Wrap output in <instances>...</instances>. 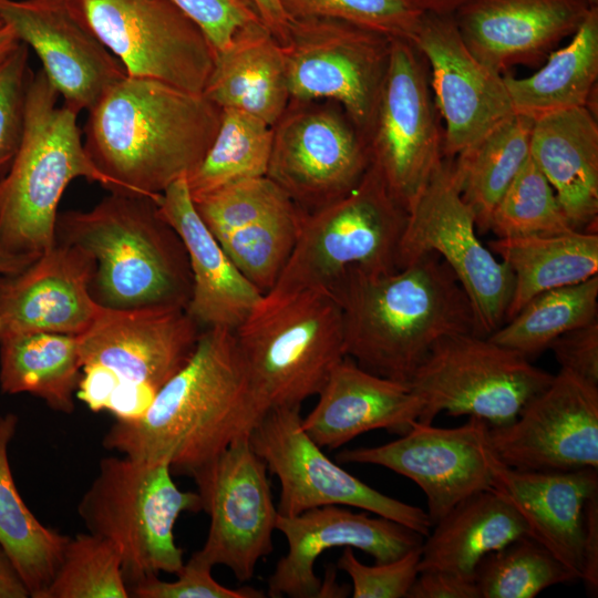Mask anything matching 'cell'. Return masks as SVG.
Here are the masks:
<instances>
[{
    "mask_svg": "<svg viewBox=\"0 0 598 598\" xmlns=\"http://www.w3.org/2000/svg\"><path fill=\"white\" fill-rule=\"evenodd\" d=\"M266 413L254 392L234 330L205 328L187 363L146 412L116 421L105 448L193 477L231 443L250 435Z\"/></svg>",
    "mask_w": 598,
    "mask_h": 598,
    "instance_id": "1",
    "label": "cell"
},
{
    "mask_svg": "<svg viewBox=\"0 0 598 598\" xmlns=\"http://www.w3.org/2000/svg\"><path fill=\"white\" fill-rule=\"evenodd\" d=\"M87 112L84 148L107 189L155 202L200 163L221 116L203 93L127 74Z\"/></svg>",
    "mask_w": 598,
    "mask_h": 598,
    "instance_id": "2",
    "label": "cell"
},
{
    "mask_svg": "<svg viewBox=\"0 0 598 598\" xmlns=\"http://www.w3.org/2000/svg\"><path fill=\"white\" fill-rule=\"evenodd\" d=\"M331 292L342 310L346 355L383 378L409 383L441 339L476 333L471 300L434 252L391 272L352 271Z\"/></svg>",
    "mask_w": 598,
    "mask_h": 598,
    "instance_id": "3",
    "label": "cell"
},
{
    "mask_svg": "<svg viewBox=\"0 0 598 598\" xmlns=\"http://www.w3.org/2000/svg\"><path fill=\"white\" fill-rule=\"evenodd\" d=\"M55 233L56 240L93 257L91 290L101 306L187 308L193 287L187 251L155 200L111 193L90 210L59 214Z\"/></svg>",
    "mask_w": 598,
    "mask_h": 598,
    "instance_id": "4",
    "label": "cell"
},
{
    "mask_svg": "<svg viewBox=\"0 0 598 598\" xmlns=\"http://www.w3.org/2000/svg\"><path fill=\"white\" fill-rule=\"evenodd\" d=\"M59 97L42 69L32 73L21 141L0 181V245L32 260L56 243L59 204L73 179L109 186L84 148L78 113Z\"/></svg>",
    "mask_w": 598,
    "mask_h": 598,
    "instance_id": "5",
    "label": "cell"
},
{
    "mask_svg": "<svg viewBox=\"0 0 598 598\" xmlns=\"http://www.w3.org/2000/svg\"><path fill=\"white\" fill-rule=\"evenodd\" d=\"M234 333L265 413L301 406L346 357L340 303L322 288L265 293Z\"/></svg>",
    "mask_w": 598,
    "mask_h": 598,
    "instance_id": "6",
    "label": "cell"
},
{
    "mask_svg": "<svg viewBox=\"0 0 598 598\" xmlns=\"http://www.w3.org/2000/svg\"><path fill=\"white\" fill-rule=\"evenodd\" d=\"M200 511L199 494L179 489L167 463L126 455L100 460L78 505L89 533L115 547L126 582L132 585L182 569L183 549L175 542L174 527L181 514Z\"/></svg>",
    "mask_w": 598,
    "mask_h": 598,
    "instance_id": "7",
    "label": "cell"
},
{
    "mask_svg": "<svg viewBox=\"0 0 598 598\" xmlns=\"http://www.w3.org/2000/svg\"><path fill=\"white\" fill-rule=\"evenodd\" d=\"M408 215L370 163L349 193L305 214L293 250L268 292L331 291L352 271L396 270Z\"/></svg>",
    "mask_w": 598,
    "mask_h": 598,
    "instance_id": "8",
    "label": "cell"
},
{
    "mask_svg": "<svg viewBox=\"0 0 598 598\" xmlns=\"http://www.w3.org/2000/svg\"><path fill=\"white\" fill-rule=\"evenodd\" d=\"M202 330L181 307H102L78 336L81 372L106 385L111 393L106 411L116 421L140 419L190 359Z\"/></svg>",
    "mask_w": 598,
    "mask_h": 598,
    "instance_id": "9",
    "label": "cell"
},
{
    "mask_svg": "<svg viewBox=\"0 0 598 598\" xmlns=\"http://www.w3.org/2000/svg\"><path fill=\"white\" fill-rule=\"evenodd\" d=\"M553 377L519 352L467 332L436 342L409 383L423 404L420 423L432 424L445 411L499 426L514 421Z\"/></svg>",
    "mask_w": 598,
    "mask_h": 598,
    "instance_id": "10",
    "label": "cell"
},
{
    "mask_svg": "<svg viewBox=\"0 0 598 598\" xmlns=\"http://www.w3.org/2000/svg\"><path fill=\"white\" fill-rule=\"evenodd\" d=\"M392 39L330 19H289L280 43L290 102L341 106L365 142L389 65Z\"/></svg>",
    "mask_w": 598,
    "mask_h": 598,
    "instance_id": "11",
    "label": "cell"
},
{
    "mask_svg": "<svg viewBox=\"0 0 598 598\" xmlns=\"http://www.w3.org/2000/svg\"><path fill=\"white\" fill-rule=\"evenodd\" d=\"M427 252L439 255L457 278L473 306L478 336L488 337L505 322L513 274L478 239L473 212L460 194L448 158L409 208L398 269Z\"/></svg>",
    "mask_w": 598,
    "mask_h": 598,
    "instance_id": "12",
    "label": "cell"
},
{
    "mask_svg": "<svg viewBox=\"0 0 598 598\" xmlns=\"http://www.w3.org/2000/svg\"><path fill=\"white\" fill-rule=\"evenodd\" d=\"M440 117L422 53L392 39L365 144L370 163L408 212L444 159Z\"/></svg>",
    "mask_w": 598,
    "mask_h": 598,
    "instance_id": "13",
    "label": "cell"
},
{
    "mask_svg": "<svg viewBox=\"0 0 598 598\" xmlns=\"http://www.w3.org/2000/svg\"><path fill=\"white\" fill-rule=\"evenodd\" d=\"M130 76L203 93L216 51L169 0H68Z\"/></svg>",
    "mask_w": 598,
    "mask_h": 598,
    "instance_id": "14",
    "label": "cell"
},
{
    "mask_svg": "<svg viewBox=\"0 0 598 598\" xmlns=\"http://www.w3.org/2000/svg\"><path fill=\"white\" fill-rule=\"evenodd\" d=\"M250 444L280 484L278 513L352 506L400 523L425 537L432 527L426 512L388 496L330 460L303 430L300 406L271 409L252 429Z\"/></svg>",
    "mask_w": 598,
    "mask_h": 598,
    "instance_id": "15",
    "label": "cell"
},
{
    "mask_svg": "<svg viewBox=\"0 0 598 598\" xmlns=\"http://www.w3.org/2000/svg\"><path fill=\"white\" fill-rule=\"evenodd\" d=\"M327 102H290L272 126L267 176L305 213L349 193L370 165L360 133Z\"/></svg>",
    "mask_w": 598,
    "mask_h": 598,
    "instance_id": "16",
    "label": "cell"
},
{
    "mask_svg": "<svg viewBox=\"0 0 598 598\" xmlns=\"http://www.w3.org/2000/svg\"><path fill=\"white\" fill-rule=\"evenodd\" d=\"M267 473L247 435L193 476L209 528L192 558L212 568L223 565L240 582L252 578L258 561L272 551L278 516Z\"/></svg>",
    "mask_w": 598,
    "mask_h": 598,
    "instance_id": "17",
    "label": "cell"
},
{
    "mask_svg": "<svg viewBox=\"0 0 598 598\" xmlns=\"http://www.w3.org/2000/svg\"><path fill=\"white\" fill-rule=\"evenodd\" d=\"M487 437L513 468L598 470V385L560 369L514 421L489 426Z\"/></svg>",
    "mask_w": 598,
    "mask_h": 598,
    "instance_id": "18",
    "label": "cell"
},
{
    "mask_svg": "<svg viewBox=\"0 0 598 598\" xmlns=\"http://www.w3.org/2000/svg\"><path fill=\"white\" fill-rule=\"evenodd\" d=\"M488 427L477 417H470L457 427H436L415 421L394 441L346 448L336 460L379 465L408 477L425 494L426 513L434 525L465 498L492 488L493 450Z\"/></svg>",
    "mask_w": 598,
    "mask_h": 598,
    "instance_id": "19",
    "label": "cell"
},
{
    "mask_svg": "<svg viewBox=\"0 0 598 598\" xmlns=\"http://www.w3.org/2000/svg\"><path fill=\"white\" fill-rule=\"evenodd\" d=\"M413 44L427 64L445 122L444 158H454L515 114L503 74L468 50L452 14L423 13Z\"/></svg>",
    "mask_w": 598,
    "mask_h": 598,
    "instance_id": "20",
    "label": "cell"
},
{
    "mask_svg": "<svg viewBox=\"0 0 598 598\" xmlns=\"http://www.w3.org/2000/svg\"><path fill=\"white\" fill-rule=\"evenodd\" d=\"M0 21L35 52L63 104L78 114L126 75L69 1L0 0Z\"/></svg>",
    "mask_w": 598,
    "mask_h": 598,
    "instance_id": "21",
    "label": "cell"
},
{
    "mask_svg": "<svg viewBox=\"0 0 598 598\" xmlns=\"http://www.w3.org/2000/svg\"><path fill=\"white\" fill-rule=\"evenodd\" d=\"M276 529L286 537L288 550L268 579V596L272 598H319L322 582L315 573V564L331 548L360 549L375 563H386L421 546L424 539L392 519L353 513L338 505L295 516L278 513Z\"/></svg>",
    "mask_w": 598,
    "mask_h": 598,
    "instance_id": "22",
    "label": "cell"
},
{
    "mask_svg": "<svg viewBox=\"0 0 598 598\" xmlns=\"http://www.w3.org/2000/svg\"><path fill=\"white\" fill-rule=\"evenodd\" d=\"M94 272L85 249L56 240L20 272L0 277V338L83 333L103 307L91 290Z\"/></svg>",
    "mask_w": 598,
    "mask_h": 598,
    "instance_id": "23",
    "label": "cell"
},
{
    "mask_svg": "<svg viewBox=\"0 0 598 598\" xmlns=\"http://www.w3.org/2000/svg\"><path fill=\"white\" fill-rule=\"evenodd\" d=\"M594 6L592 0H468L452 16L468 50L504 74L515 65L543 63Z\"/></svg>",
    "mask_w": 598,
    "mask_h": 598,
    "instance_id": "24",
    "label": "cell"
},
{
    "mask_svg": "<svg viewBox=\"0 0 598 598\" xmlns=\"http://www.w3.org/2000/svg\"><path fill=\"white\" fill-rule=\"evenodd\" d=\"M492 488L524 519L528 536L578 579L581 573L584 508L598 492V470L525 471L491 456Z\"/></svg>",
    "mask_w": 598,
    "mask_h": 598,
    "instance_id": "25",
    "label": "cell"
},
{
    "mask_svg": "<svg viewBox=\"0 0 598 598\" xmlns=\"http://www.w3.org/2000/svg\"><path fill=\"white\" fill-rule=\"evenodd\" d=\"M156 204L187 251L193 281L187 313L202 329L235 330L264 293L237 269L203 221L186 177L171 184Z\"/></svg>",
    "mask_w": 598,
    "mask_h": 598,
    "instance_id": "26",
    "label": "cell"
},
{
    "mask_svg": "<svg viewBox=\"0 0 598 598\" xmlns=\"http://www.w3.org/2000/svg\"><path fill=\"white\" fill-rule=\"evenodd\" d=\"M317 395V404L302 417V427L320 447L330 450L372 430L404 434L423 406L410 383L369 372L348 355Z\"/></svg>",
    "mask_w": 598,
    "mask_h": 598,
    "instance_id": "27",
    "label": "cell"
},
{
    "mask_svg": "<svg viewBox=\"0 0 598 598\" xmlns=\"http://www.w3.org/2000/svg\"><path fill=\"white\" fill-rule=\"evenodd\" d=\"M305 214L277 189L248 188L229 198L212 234L237 269L265 295L293 250Z\"/></svg>",
    "mask_w": 598,
    "mask_h": 598,
    "instance_id": "28",
    "label": "cell"
},
{
    "mask_svg": "<svg viewBox=\"0 0 598 598\" xmlns=\"http://www.w3.org/2000/svg\"><path fill=\"white\" fill-rule=\"evenodd\" d=\"M529 155L551 185L576 230L590 231L598 217V123L589 106L534 121Z\"/></svg>",
    "mask_w": 598,
    "mask_h": 598,
    "instance_id": "29",
    "label": "cell"
},
{
    "mask_svg": "<svg viewBox=\"0 0 598 598\" xmlns=\"http://www.w3.org/2000/svg\"><path fill=\"white\" fill-rule=\"evenodd\" d=\"M203 94L220 109L252 114L274 126L290 103L279 41L266 25L241 31L216 52Z\"/></svg>",
    "mask_w": 598,
    "mask_h": 598,
    "instance_id": "30",
    "label": "cell"
},
{
    "mask_svg": "<svg viewBox=\"0 0 598 598\" xmlns=\"http://www.w3.org/2000/svg\"><path fill=\"white\" fill-rule=\"evenodd\" d=\"M528 535L518 512L493 488L471 495L432 525L421 545L419 573L442 570L475 580L480 560Z\"/></svg>",
    "mask_w": 598,
    "mask_h": 598,
    "instance_id": "31",
    "label": "cell"
},
{
    "mask_svg": "<svg viewBox=\"0 0 598 598\" xmlns=\"http://www.w3.org/2000/svg\"><path fill=\"white\" fill-rule=\"evenodd\" d=\"M488 248L513 274V292L505 321L535 296L598 275L596 231L496 237L488 241Z\"/></svg>",
    "mask_w": 598,
    "mask_h": 598,
    "instance_id": "32",
    "label": "cell"
},
{
    "mask_svg": "<svg viewBox=\"0 0 598 598\" xmlns=\"http://www.w3.org/2000/svg\"><path fill=\"white\" fill-rule=\"evenodd\" d=\"M567 45L554 50L533 74H503L514 113L538 120L589 106L598 79V4L594 6Z\"/></svg>",
    "mask_w": 598,
    "mask_h": 598,
    "instance_id": "33",
    "label": "cell"
},
{
    "mask_svg": "<svg viewBox=\"0 0 598 598\" xmlns=\"http://www.w3.org/2000/svg\"><path fill=\"white\" fill-rule=\"evenodd\" d=\"M81 378L78 336L29 332L0 338V386L29 393L64 414L75 409Z\"/></svg>",
    "mask_w": 598,
    "mask_h": 598,
    "instance_id": "34",
    "label": "cell"
},
{
    "mask_svg": "<svg viewBox=\"0 0 598 598\" xmlns=\"http://www.w3.org/2000/svg\"><path fill=\"white\" fill-rule=\"evenodd\" d=\"M18 417L0 415V546L10 557L32 598H41L61 561L69 537L44 526L16 486L8 447Z\"/></svg>",
    "mask_w": 598,
    "mask_h": 598,
    "instance_id": "35",
    "label": "cell"
},
{
    "mask_svg": "<svg viewBox=\"0 0 598 598\" xmlns=\"http://www.w3.org/2000/svg\"><path fill=\"white\" fill-rule=\"evenodd\" d=\"M534 120L513 114L452 162L455 184L472 209L477 231H489L492 214L529 156Z\"/></svg>",
    "mask_w": 598,
    "mask_h": 598,
    "instance_id": "36",
    "label": "cell"
},
{
    "mask_svg": "<svg viewBox=\"0 0 598 598\" xmlns=\"http://www.w3.org/2000/svg\"><path fill=\"white\" fill-rule=\"evenodd\" d=\"M271 146V125L247 112L221 109L209 148L186 176L192 198L243 179L266 176Z\"/></svg>",
    "mask_w": 598,
    "mask_h": 598,
    "instance_id": "37",
    "label": "cell"
},
{
    "mask_svg": "<svg viewBox=\"0 0 598 598\" xmlns=\"http://www.w3.org/2000/svg\"><path fill=\"white\" fill-rule=\"evenodd\" d=\"M597 312L598 275L535 296L488 339L529 359L559 336L597 320Z\"/></svg>",
    "mask_w": 598,
    "mask_h": 598,
    "instance_id": "38",
    "label": "cell"
},
{
    "mask_svg": "<svg viewBox=\"0 0 598 598\" xmlns=\"http://www.w3.org/2000/svg\"><path fill=\"white\" fill-rule=\"evenodd\" d=\"M578 579L530 536L485 555L476 566L480 598H534L544 589Z\"/></svg>",
    "mask_w": 598,
    "mask_h": 598,
    "instance_id": "39",
    "label": "cell"
},
{
    "mask_svg": "<svg viewBox=\"0 0 598 598\" xmlns=\"http://www.w3.org/2000/svg\"><path fill=\"white\" fill-rule=\"evenodd\" d=\"M127 597L131 594L115 547L87 532L69 537L59 567L41 598Z\"/></svg>",
    "mask_w": 598,
    "mask_h": 598,
    "instance_id": "40",
    "label": "cell"
},
{
    "mask_svg": "<svg viewBox=\"0 0 598 598\" xmlns=\"http://www.w3.org/2000/svg\"><path fill=\"white\" fill-rule=\"evenodd\" d=\"M573 230L551 185L529 155L496 205L489 231L505 238Z\"/></svg>",
    "mask_w": 598,
    "mask_h": 598,
    "instance_id": "41",
    "label": "cell"
},
{
    "mask_svg": "<svg viewBox=\"0 0 598 598\" xmlns=\"http://www.w3.org/2000/svg\"><path fill=\"white\" fill-rule=\"evenodd\" d=\"M288 19L348 22L390 39L414 42L422 12L405 0H279Z\"/></svg>",
    "mask_w": 598,
    "mask_h": 598,
    "instance_id": "42",
    "label": "cell"
},
{
    "mask_svg": "<svg viewBox=\"0 0 598 598\" xmlns=\"http://www.w3.org/2000/svg\"><path fill=\"white\" fill-rule=\"evenodd\" d=\"M32 73L29 47L23 42L0 63V181L8 172L21 141L25 96Z\"/></svg>",
    "mask_w": 598,
    "mask_h": 598,
    "instance_id": "43",
    "label": "cell"
},
{
    "mask_svg": "<svg viewBox=\"0 0 598 598\" xmlns=\"http://www.w3.org/2000/svg\"><path fill=\"white\" fill-rule=\"evenodd\" d=\"M342 549L337 567L350 577L353 598H406L419 575L421 546L394 560L373 566L361 563L353 548Z\"/></svg>",
    "mask_w": 598,
    "mask_h": 598,
    "instance_id": "44",
    "label": "cell"
},
{
    "mask_svg": "<svg viewBox=\"0 0 598 598\" xmlns=\"http://www.w3.org/2000/svg\"><path fill=\"white\" fill-rule=\"evenodd\" d=\"M207 37L216 52L244 30L265 25L252 0H169Z\"/></svg>",
    "mask_w": 598,
    "mask_h": 598,
    "instance_id": "45",
    "label": "cell"
},
{
    "mask_svg": "<svg viewBox=\"0 0 598 598\" xmlns=\"http://www.w3.org/2000/svg\"><path fill=\"white\" fill-rule=\"evenodd\" d=\"M212 567L189 558L176 574L165 581L157 575L148 576L132 586L131 596L137 598H262L261 590L246 586L228 588L212 576Z\"/></svg>",
    "mask_w": 598,
    "mask_h": 598,
    "instance_id": "46",
    "label": "cell"
},
{
    "mask_svg": "<svg viewBox=\"0 0 598 598\" xmlns=\"http://www.w3.org/2000/svg\"><path fill=\"white\" fill-rule=\"evenodd\" d=\"M560 369L598 385V321L559 336L549 346Z\"/></svg>",
    "mask_w": 598,
    "mask_h": 598,
    "instance_id": "47",
    "label": "cell"
},
{
    "mask_svg": "<svg viewBox=\"0 0 598 598\" xmlns=\"http://www.w3.org/2000/svg\"><path fill=\"white\" fill-rule=\"evenodd\" d=\"M406 598H480L475 580L442 570H422Z\"/></svg>",
    "mask_w": 598,
    "mask_h": 598,
    "instance_id": "48",
    "label": "cell"
},
{
    "mask_svg": "<svg viewBox=\"0 0 598 598\" xmlns=\"http://www.w3.org/2000/svg\"><path fill=\"white\" fill-rule=\"evenodd\" d=\"M587 592L598 594V492L586 502L582 519L580 578Z\"/></svg>",
    "mask_w": 598,
    "mask_h": 598,
    "instance_id": "49",
    "label": "cell"
},
{
    "mask_svg": "<svg viewBox=\"0 0 598 598\" xmlns=\"http://www.w3.org/2000/svg\"><path fill=\"white\" fill-rule=\"evenodd\" d=\"M30 592L8 554L0 546V598H27Z\"/></svg>",
    "mask_w": 598,
    "mask_h": 598,
    "instance_id": "50",
    "label": "cell"
},
{
    "mask_svg": "<svg viewBox=\"0 0 598 598\" xmlns=\"http://www.w3.org/2000/svg\"><path fill=\"white\" fill-rule=\"evenodd\" d=\"M259 14L271 32V34L281 42L288 25V18L282 10L279 0H252Z\"/></svg>",
    "mask_w": 598,
    "mask_h": 598,
    "instance_id": "51",
    "label": "cell"
},
{
    "mask_svg": "<svg viewBox=\"0 0 598 598\" xmlns=\"http://www.w3.org/2000/svg\"><path fill=\"white\" fill-rule=\"evenodd\" d=\"M422 13L453 14L468 0H405Z\"/></svg>",
    "mask_w": 598,
    "mask_h": 598,
    "instance_id": "52",
    "label": "cell"
},
{
    "mask_svg": "<svg viewBox=\"0 0 598 598\" xmlns=\"http://www.w3.org/2000/svg\"><path fill=\"white\" fill-rule=\"evenodd\" d=\"M33 261L25 257L12 255L0 245V277L18 274Z\"/></svg>",
    "mask_w": 598,
    "mask_h": 598,
    "instance_id": "53",
    "label": "cell"
},
{
    "mask_svg": "<svg viewBox=\"0 0 598 598\" xmlns=\"http://www.w3.org/2000/svg\"><path fill=\"white\" fill-rule=\"evenodd\" d=\"M21 43L14 30L7 23L0 24V63H2Z\"/></svg>",
    "mask_w": 598,
    "mask_h": 598,
    "instance_id": "54",
    "label": "cell"
},
{
    "mask_svg": "<svg viewBox=\"0 0 598 598\" xmlns=\"http://www.w3.org/2000/svg\"><path fill=\"white\" fill-rule=\"evenodd\" d=\"M52 1L64 2V1H68V0H52Z\"/></svg>",
    "mask_w": 598,
    "mask_h": 598,
    "instance_id": "55",
    "label": "cell"
},
{
    "mask_svg": "<svg viewBox=\"0 0 598 598\" xmlns=\"http://www.w3.org/2000/svg\"><path fill=\"white\" fill-rule=\"evenodd\" d=\"M594 3L598 4V0H592Z\"/></svg>",
    "mask_w": 598,
    "mask_h": 598,
    "instance_id": "56",
    "label": "cell"
},
{
    "mask_svg": "<svg viewBox=\"0 0 598 598\" xmlns=\"http://www.w3.org/2000/svg\"><path fill=\"white\" fill-rule=\"evenodd\" d=\"M1 23H2V22L0 21V24H1Z\"/></svg>",
    "mask_w": 598,
    "mask_h": 598,
    "instance_id": "57",
    "label": "cell"
}]
</instances>
